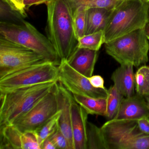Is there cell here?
I'll return each instance as SVG.
<instances>
[{
  "label": "cell",
  "mask_w": 149,
  "mask_h": 149,
  "mask_svg": "<svg viewBox=\"0 0 149 149\" xmlns=\"http://www.w3.org/2000/svg\"><path fill=\"white\" fill-rule=\"evenodd\" d=\"M46 5L47 37L61 60H68L78 48L73 24V8L68 0H51Z\"/></svg>",
  "instance_id": "obj_1"
},
{
  "label": "cell",
  "mask_w": 149,
  "mask_h": 149,
  "mask_svg": "<svg viewBox=\"0 0 149 149\" xmlns=\"http://www.w3.org/2000/svg\"><path fill=\"white\" fill-rule=\"evenodd\" d=\"M149 22V2L123 0L112 9L104 29L105 43L144 28Z\"/></svg>",
  "instance_id": "obj_2"
},
{
  "label": "cell",
  "mask_w": 149,
  "mask_h": 149,
  "mask_svg": "<svg viewBox=\"0 0 149 149\" xmlns=\"http://www.w3.org/2000/svg\"><path fill=\"white\" fill-rule=\"evenodd\" d=\"M57 82L41 84L1 93L0 126L10 125L25 115L53 89Z\"/></svg>",
  "instance_id": "obj_3"
},
{
  "label": "cell",
  "mask_w": 149,
  "mask_h": 149,
  "mask_svg": "<svg viewBox=\"0 0 149 149\" xmlns=\"http://www.w3.org/2000/svg\"><path fill=\"white\" fill-rule=\"evenodd\" d=\"M0 35L42 55L57 66L61 63V60L48 38L27 22L15 23L1 21Z\"/></svg>",
  "instance_id": "obj_4"
},
{
  "label": "cell",
  "mask_w": 149,
  "mask_h": 149,
  "mask_svg": "<svg viewBox=\"0 0 149 149\" xmlns=\"http://www.w3.org/2000/svg\"><path fill=\"white\" fill-rule=\"evenodd\" d=\"M100 129L105 149H149V134L141 131L137 120L111 119Z\"/></svg>",
  "instance_id": "obj_5"
},
{
  "label": "cell",
  "mask_w": 149,
  "mask_h": 149,
  "mask_svg": "<svg viewBox=\"0 0 149 149\" xmlns=\"http://www.w3.org/2000/svg\"><path fill=\"white\" fill-rule=\"evenodd\" d=\"M104 44L107 54L121 65L130 63L138 67L145 65L149 61V43L144 28Z\"/></svg>",
  "instance_id": "obj_6"
},
{
  "label": "cell",
  "mask_w": 149,
  "mask_h": 149,
  "mask_svg": "<svg viewBox=\"0 0 149 149\" xmlns=\"http://www.w3.org/2000/svg\"><path fill=\"white\" fill-rule=\"evenodd\" d=\"M47 61L42 55L0 36V78Z\"/></svg>",
  "instance_id": "obj_7"
},
{
  "label": "cell",
  "mask_w": 149,
  "mask_h": 149,
  "mask_svg": "<svg viewBox=\"0 0 149 149\" xmlns=\"http://www.w3.org/2000/svg\"><path fill=\"white\" fill-rule=\"evenodd\" d=\"M58 80V66L51 62L28 67L0 78V93Z\"/></svg>",
  "instance_id": "obj_8"
},
{
  "label": "cell",
  "mask_w": 149,
  "mask_h": 149,
  "mask_svg": "<svg viewBox=\"0 0 149 149\" xmlns=\"http://www.w3.org/2000/svg\"><path fill=\"white\" fill-rule=\"evenodd\" d=\"M56 84L50 92L11 125L22 132L33 131L54 116L59 111Z\"/></svg>",
  "instance_id": "obj_9"
},
{
  "label": "cell",
  "mask_w": 149,
  "mask_h": 149,
  "mask_svg": "<svg viewBox=\"0 0 149 149\" xmlns=\"http://www.w3.org/2000/svg\"><path fill=\"white\" fill-rule=\"evenodd\" d=\"M58 67V81L72 94L95 98H106L107 89L93 87L88 78L75 70L67 60L62 59Z\"/></svg>",
  "instance_id": "obj_10"
},
{
  "label": "cell",
  "mask_w": 149,
  "mask_h": 149,
  "mask_svg": "<svg viewBox=\"0 0 149 149\" xmlns=\"http://www.w3.org/2000/svg\"><path fill=\"white\" fill-rule=\"evenodd\" d=\"M0 149H41L33 131L22 132L12 125L0 126Z\"/></svg>",
  "instance_id": "obj_11"
},
{
  "label": "cell",
  "mask_w": 149,
  "mask_h": 149,
  "mask_svg": "<svg viewBox=\"0 0 149 149\" xmlns=\"http://www.w3.org/2000/svg\"><path fill=\"white\" fill-rule=\"evenodd\" d=\"M56 88L59 109L61 110L58 126L68 141L70 149H74L71 114V102L73 95L58 81L56 84Z\"/></svg>",
  "instance_id": "obj_12"
},
{
  "label": "cell",
  "mask_w": 149,
  "mask_h": 149,
  "mask_svg": "<svg viewBox=\"0 0 149 149\" xmlns=\"http://www.w3.org/2000/svg\"><path fill=\"white\" fill-rule=\"evenodd\" d=\"M144 97L137 94L130 97H124L114 119L137 120L149 117V110Z\"/></svg>",
  "instance_id": "obj_13"
},
{
  "label": "cell",
  "mask_w": 149,
  "mask_h": 149,
  "mask_svg": "<svg viewBox=\"0 0 149 149\" xmlns=\"http://www.w3.org/2000/svg\"><path fill=\"white\" fill-rule=\"evenodd\" d=\"M71 114L74 149H87V127L88 114L75 101L74 97L71 102Z\"/></svg>",
  "instance_id": "obj_14"
},
{
  "label": "cell",
  "mask_w": 149,
  "mask_h": 149,
  "mask_svg": "<svg viewBox=\"0 0 149 149\" xmlns=\"http://www.w3.org/2000/svg\"><path fill=\"white\" fill-rule=\"evenodd\" d=\"M98 57V51L77 48L67 60L75 70L87 77L93 75Z\"/></svg>",
  "instance_id": "obj_15"
},
{
  "label": "cell",
  "mask_w": 149,
  "mask_h": 149,
  "mask_svg": "<svg viewBox=\"0 0 149 149\" xmlns=\"http://www.w3.org/2000/svg\"><path fill=\"white\" fill-rule=\"evenodd\" d=\"M133 67L130 63L121 64L111 75L114 85L125 97H130L135 95V79Z\"/></svg>",
  "instance_id": "obj_16"
},
{
  "label": "cell",
  "mask_w": 149,
  "mask_h": 149,
  "mask_svg": "<svg viewBox=\"0 0 149 149\" xmlns=\"http://www.w3.org/2000/svg\"><path fill=\"white\" fill-rule=\"evenodd\" d=\"M75 101L88 114L106 116L107 97L95 98L81 95L72 94Z\"/></svg>",
  "instance_id": "obj_17"
},
{
  "label": "cell",
  "mask_w": 149,
  "mask_h": 149,
  "mask_svg": "<svg viewBox=\"0 0 149 149\" xmlns=\"http://www.w3.org/2000/svg\"><path fill=\"white\" fill-rule=\"evenodd\" d=\"M111 10L102 8H91L87 10L86 35L104 29Z\"/></svg>",
  "instance_id": "obj_18"
},
{
  "label": "cell",
  "mask_w": 149,
  "mask_h": 149,
  "mask_svg": "<svg viewBox=\"0 0 149 149\" xmlns=\"http://www.w3.org/2000/svg\"><path fill=\"white\" fill-rule=\"evenodd\" d=\"M123 0H68L73 10L79 7L87 9L91 8H102L111 10L120 4Z\"/></svg>",
  "instance_id": "obj_19"
},
{
  "label": "cell",
  "mask_w": 149,
  "mask_h": 149,
  "mask_svg": "<svg viewBox=\"0 0 149 149\" xmlns=\"http://www.w3.org/2000/svg\"><path fill=\"white\" fill-rule=\"evenodd\" d=\"M61 115V110L59 111L40 127L33 131L35 135L38 143L42 146L46 139L49 138L58 128V122Z\"/></svg>",
  "instance_id": "obj_20"
},
{
  "label": "cell",
  "mask_w": 149,
  "mask_h": 149,
  "mask_svg": "<svg viewBox=\"0 0 149 149\" xmlns=\"http://www.w3.org/2000/svg\"><path fill=\"white\" fill-rule=\"evenodd\" d=\"M78 47L98 51L102 44L105 43L104 30L85 35L78 40Z\"/></svg>",
  "instance_id": "obj_21"
},
{
  "label": "cell",
  "mask_w": 149,
  "mask_h": 149,
  "mask_svg": "<svg viewBox=\"0 0 149 149\" xmlns=\"http://www.w3.org/2000/svg\"><path fill=\"white\" fill-rule=\"evenodd\" d=\"M123 98L124 96L115 85L111 86L108 90L106 117L109 120L114 119Z\"/></svg>",
  "instance_id": "obj_22"
},
{
  "label": "cell",
  "mask_w": 149,
  "mask_h": 149,
  "mask_svg": "<svg viewBox=\"0 0 149 149\" xmlns=\"http://www.w3.org/2000/svg\"><path fill=\"white\" fill-rule=\"evenodd\" d=\"M136 94L145 97L149 96V67L144 65L135 74Z\"/></svg>",
  "instance_id": "obj_23"
},
{
  "label": "cell",
  "mask_w": 149,
  "mask_h": 149,
  "mask_svg": "<svg viewBox=\"0 0 149 149\" xmlns=\"http://www.w3.org/2000/svg\"><path fill=\"white\" fill-rule=\"evenodd\" d=\"M87 149H105L101 129L89 122L87 123Z\"/></svg>",
  "instance_id": "obj_24"
},
{
  "label": "cell",
  "mask_w": 149,
  "mask_h": 149,
  "mask_svg": "<svg viewBox=\"0 0 149 149\" xmlns=\"http://www.w3.org/2000/svg\"><path fill=\"white\" fill-rule=\"evenodd\" d=\"M87 10L83 7H79L73 10V24L77 40L86 35Z\"/></svg>",
  "instance_id": "obj_25"
},
{
  "label": "cell",
  "mask_w": 149,
  "mask_h": 149,
  "mask_svg": "<svg viewBox=\"0 0 149 149\" xmlns=\"http://www.w3.org/2000/svg\"><path fill=\"white\" fill-rule=\"evenodd\" d=\"M1 18L2 21H11L19 22V23L22 22L24 18L21 15L13 10L7 4L1 0Z\"/></svg>",
  "instance_id": "obj_26"
},
{
  "label": "cell",
  "mask_w": 149,
  "mask_h": 149,
  "mask_svg": "<svg viewBox=\"0 0 149 149\" xmlns=\"http://www.w3.org/2000/svg\"><path fill=\"white\" fill-rule=\"evenodd\" d=\"M48 138L54 142L57 149H70L68 141L59 129V126L56 131Z\"/></svg>",
  "instance_id": "obj_27"
},
{
  "label": "cell",
  "mask_w": 149,
  "mask_h": 149,
  "mask_svg": "<svg viewBox=\"0 0 149 149\" xmlns=\"http://www.w3.org/2000/svg\"><path fill=\"white\" fill-rule=\"evenodd\" d=\"M13 10L21 15L24 18L27 17L24 0H2Z\"/></svg>",
  "instance_id": "obj_28"
},
{
  "label": "cell",
  "mask_w": 149,
  "mask_h": 149,
  "mask_svg": "<svg viewBox=\"0 0 149 149\" xmlns=\"http://www.w3.org/2000/svg\"><path fill=\"white\" fill-rule=\"evenodd\" d=\"M88 78L91 85L95 88L104 89H106L104 86V80L101 76L98 75H92Z\"/></svg>",
  "instance_id": "obj_29"
},
{
  "label": "cell",
  "mask_w": 149,
  "mask_h": 149,
  "mask_svg": "<svg viewBox=\"0 0 149 149\" xmlns=\"http://www.w3.org/2000/svg\"><path fill=\"white\" fill-rule=\"evenodd\" d=\"M140 130L145 134H149V117H144L137 120Z\"/></svg>",
  "instance_id": "obj_30"
},
{
  "label": "cell",
  "mask_w": 149,
  "mask_h": 149,
  "mask_svg": "<svg viewBox=\"0 0 149 149\" xmlns=\"http://www.w3.org/2000/svg\"><path fill=\"white\" fill-rule=\"evenodd\" d=\"M51 0H24V5L26 10H28L32 6H38L41 4L47 5Z\"/></svg>",
  "instance_id": "obj_31"
},
{
  "label": "cell",
  "mask_w": 149,
  "mask_h": 149,
  "mask_svg": "<svg viewBox=\"0 0 149 149\" xmlns=\"http://www.w3.org/2000/svg\"><path fill=\"white\" fill-rule=\"evenodd\" d=\"M57 149L54 142L49 138L47 139L44 141L42 146V149Z\"/></svg>",
  "instance_id": "obj_32"
},
{
  "label": "cell",
  "mask_w": 149,
  "mask_h": 149,
  "mask_svg": "<svg viewBox=\"0 0 149 149\" xmlns=\"http://www.w3.org/2000/svg\"><path fill=\"white\" fill-rule=\"evenodd\" d=\"M145 32L147 39L149 40V22L144 28Z\"/></svg>",
  "instance_id": "obj_33"
},
{
  "label": "cell",
  "mask_w": 149,
  "mask_h": 149,
  "mask_svg": "<svg viewBox=\"0 0 149 149\" xmlns=\"http://www.w3.org/2000/svg\"><path fill=\"white\" fill-rule=\"evenodd\" d=\"M145 98L146 103H147V107H148V109H149V96L146 97Z\"/></svg>",
  "instance_id": "obj_34"
},
{
  "label": "cell",
  "mask_w": 149,
  "mask_h": 149,
  "mask_svg": "<svg viewBox=\"0 0 149 149\" xmlns=\"http://www.w3.org/2000/svg\"><path fill=\"white\" fill-rule=\"evenodd\" d=\"M146 1H147V2H149V0H145Z\"/></svg>",
  "instance_id": "obj_35"
},
{
  "label": "cell",
  "mask_w": 149,
  "mask_h": 149,
  "mask_svg": "<svg viewBox=\"0 0 149 149\" xmlns=\"http://www.w3.org/2000/svg\"></svg>",
  "instance_id": "obj_36"
}]
</instances>
